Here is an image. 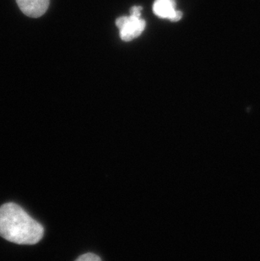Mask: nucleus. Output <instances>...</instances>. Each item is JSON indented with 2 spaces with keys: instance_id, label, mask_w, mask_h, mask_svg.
<instances>
[{
  "instance_id": "obj_1",
  "label": "nucleus",
  "mask_w": 260,
  "mask_h": 261,
  "mask_svg": "<svg viewBox=\"0 0 260 261\" xmlns=\"http://www.w3.org/2000/svg\"><path fill=\"white\" fill-rule=\"evenodd\" d=\"M44 228L15 203L0 206V236L16 244L33 245L42 239Z\"/></svg>"
},
{
  "instance_id": "obj_2",
  "label": "nucleus",
  "mask_w": 260,
  "mask_h": 261,
  "mask_svg": "<svg viewBox=\"0 0 260 261\" xmlns=\"http://www.w3.org/2000/svg\"><path fill=\"white\" fill-rule=\"evenodd\" d=\"M142 7L135 5L131 8L129 16H122L116 20V25L119 29L121 39L124 42H130L140 37L145 31V20L140 18Z\"/></svg>"
},
{
  "instance_id": "obj_3",
  "label": "nucleus",
  "mask_w": 260,
  "mask_h": 261,
  "mask_svg": "<svg viewBox=\"0 0 260 261\" xmlns=\"http://www.w3.org/2000/svg\"><path fill=\"white\" fill-rule=\"evenodd\" d=\"M153 12L158 17L167 19L172 22H177L183 16V13L176 10L175 0H155Z\"/></svg>"
},
{
  "instance_id": "obj_4",
  "label": "nucleus",
  "mask_w": 260,
  "mask_h": 261,
  "mask_svg": "<svg viewBox=\"0 0 260 261\" xmlns=\"http://www.w3.org/2000/svg\"><path fill=\"white\" fill-rule=\"evenodd\" d=\"M21 12L28 17L39 18L47 12L50 0H15Z\"/></svg>"
},
{
  "instance_id": "obj_5",
  "label": "nucleus",
  "mask_w": 260,
  "mask_h": 261,
  "mask_svg": "<svg viewBox=\"0 0 260 261\" xmlns=\"http://www.w3.org/2000/svg\"><path fill=\"white\" fill-rule=\"evenodd\" d=\"M75 261H101V259L98 255L92 254V253H88V254H85L79 257Z\"/></svg>"
}]
</instances>
